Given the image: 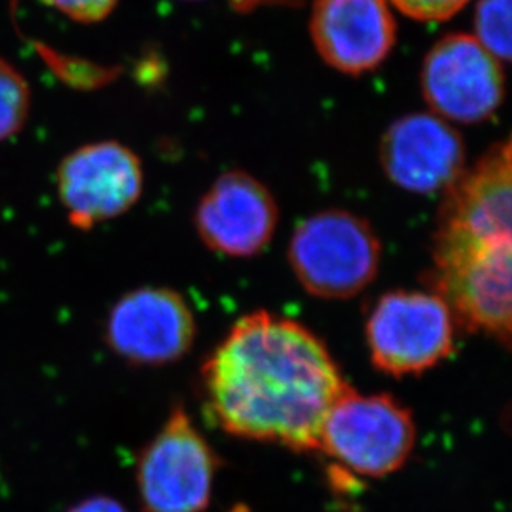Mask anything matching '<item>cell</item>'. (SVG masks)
Instances as JSON below:
<instances>
[{
    "mask_svg": "<svg viewBox=\"0 0 512 512\" xmlns=\"http://www.w3.org/2000/svg\"><path fill=\"white\" fill-rule=\"evenodd\" d=\"M196 322L183 295L166 287H141L116 300L105 340L118 357L135 365H166L193 345Z\"/></svg>",
    "mask_w": 512,
    "mask_h": 512,
    "instance_id": "cell-9",
    "label": "cell"
},
{
    "mask_svg": "<svg viewBox=\"0 0 512 512\" xmlns=\"http://www.w3.org/2000/svg\"><path fill=\"white\" fill-rule=\"evenodd\" d=\"M68 512H126V509L115 499L107 496H93L73 506Z\"/></svg>",
    "mask_w": 512,
    "mask_h": 512,
    "instance_id": "cell-18",
    "label": "cell"
},
{
    "mask_svg": "<svg viewBox=\"0 0 512 512\" xmlns=\"http://www.w3.org/2000/svg\"><path fill=\"white\" fill-rule=\"evenodd\" d=\"M218 459L183 408H174L145 446L136 481L145 512H203L213 493Z\"/></svg>",
    "mask_w": 512,
    "mask_h": 512,
    "instance_id": "cell-6",
    "label": "cell"
},
{
    "mask_svg": "<svg viewBox=\"0 0 512 512\" xmlns=\"http://www.w3.org/2000/svg\"><path fill=\"white\" fill-rule=\"evenodd\" d=\"M382 244L367 219L327 209L297 224L289 244L295 277L320 299H350L377 277Z\"/></svg>",
    "mask_w": 512,
    "mask_h": 512,
    "instance_id": "cell-3",
    "label": "cell"
},
{
    "mask_svg": "<svg viewBox=\"0 0 512 512\" xmlns=\"http://www.w3.org/2000/svg\"><path fill=\"white\" fill-rule=\"evenodd\" d=\"M511 141L494 145L473 170L446 189L441 206V234L478 241L512 239Z\"/></svg>",
    "mask_w": 512,
    "mask_h": 512,
    "instance_id": "cell-13",
    "label": "cell"
},
{
    "mask_svg": "<svg viewBox=\"0 0 512 512\" xmlns=\"http://www.w3.org/2000/svg\"><path fill=\"white\" fill-rule=\"evenodd\" d=\"M32 107V93L24 75L0 57V143L24 130Z\"/></svg>",
    "mask_w": 512,
    "mask_h": 512,
    "instance_id": "cell-14",
    "label": "cell"
},
{
    "mask_svg": "<svg viewBox=\"0 0 512 512\" xmlns=\"http://www.w3.org/2000/svg\"><path fill=\"white\" fill-rule=\"evenodd\" d=\"M474 39L499 62L511 60V0H479L474 14Z\"/></svg>",
    "mask_w": 512,
    "mask_h": 512,
    "instance_id": "cell-15",
    "label": "cell"
},
{
    "mask_svg": "<svg viewBox=\"0 0 512 512\" xmlns=\"http://www.w3.org/2000/svg\"><path fill=\"white\" fill-rule=\"evenodd\" d=\"M388 179L411 193L446 191L466 168V145L458 130L433 113H411L388 126L380 143Z\"/></svg>",
    "mask_w": 512,
    "mask_h": 512,
    "instance_id": "cell-11",
    "label": "cell"
},
{
    "mask_svg": "<svg viewBox=\"0 0 512 512\" xmlns=\"http://www.w3.org/2000/svg\"><path fill=\"white\" fill-rule=\"evenodd\" d=\"M78 24H98L108 19L120 0H42Z\"/></svg>",
    "mask_w": 512,
    "mask_h": 512,
    "instance_id": "cell-16",
    "label": "cell"
},
{
    "mask_svg": "<svg viewBox=\"0 0 512 512\" xmlns=\"http://www.w3.org/2000/svg\"><path fill=\"white\" fill-rule=\"evenodd\" d=\"M367 342L378 370L420 375L450 357L455 319L433 292L395 290L378 299L367 322Z\"/></svg>",
    "mask_w": 512,
    "mask_h": 512,
    "instance_id": "cell-5",
    "label": "cell"
},
{
    "mask_svg": "<svg viewBox=\"0 0 512 512\" xmlns=\"http://www.w3.org/2000/svg\"><path fill=\"white\" fill-rule=\"evenodd\" d=\"M421 90L433 115L446 121L479 123L503 105V63L474 35L448 34L423 60Z\"/></svg>",
    "mask_w": 512,
    "mask_h": 512,
    "instance_id": "cell-8",
    "label": "cell"
},
{
    "mask_svg": "<svg viewBox=\"0 0 512 512\" xmlns=\"http://www.w3.org/2000/svg\"><path fill=\"white\" fill-rule=\"evenodd\" d=\"M401 14L408 15L411 19L423 20V22H441L448 20L469 0H390Z\"/></svg>",
    "mask_w": 512,
    "mask_h": 512,
    "instance_id": "cell-17",
    "label": "cell"
},
{
    "mask_svg": "<svg viewBox=\"0 0 512 512\" xmlns=\"http://www.w3.org/2000/svg\"><path fill=\"white\" fill-rule=\"evenodd\" d=\"M415 438L411 411L395 398L365 397L345 385L325 416L319 451L353 473L382 478L405 464Z\"/></svg>",
    "mask_w": 512,
    "mask_h": 512,
    "instance_id": "cell-4",
    "label": "cell"
},
{
    "mask_svg": "<svg viewBox=\"0 0 512 512\" xmlns=\"http://www.w3.org/2000/svg\"><path fill=\"white\" fill-rule=\"evenodd\" d=\"M512 239L478 241L436 232L433 294L445 300L455 324L511 343Z\"/></svg>",
    "mask_w": 512,
    "mask_h": 512,
    "instance_id": "cell-2",
    "label": "cell"
},
{
    "mask_svg": "<svg viewBox=\"0 0 512 512\" xmlns=\"http://www.w3.org/2000/svg\"><path fill=\"white\" fill-rule=\"evenodd\" d=\"M203 378L223 430L300 453L319 451L325 416L347 385L310 330L264 310L232 327Z\"/></svg>",
    "mask_w": 512,
    "mask_h": 512,
    "instance_id": "cell-1",
    "label": "cell"
},
{
    "mask_svg": "<svg viewBox=\"0 0 512 512\" xmlns=\"http://www.w3.org/2000/svg\"><path fill=\"white\" fill-rule=\"evenodd\" d=\"M194 224L211 251L256 256L276 234L279 206L266 184L252 174L232 170L221 174L199 201Z\"/></svg>",
    "mask_w": 512,
    "mask_h": 512,
    "instance_id": "cell-10",
    "label": "cell"
},
{
    "mask_svg": "<svg viewBox=\"0 0 512 512\" xmlns=\"http://www.w3.org/2000/svg\"><path fill=\"white\" fill-rule=\"evenodd\" d=\"M310 35L327 65L357 77L392 54L397 22L388 0H315Z\"/></svg>",
    "mask_w": 512,
    "mask_h": 512,
    "instance_id": "cell-12",
    "label": "cell"
},
{
    "mask_svg": "<svg viewBox=\"0 0 512 512\" xmlns=\"http://www.w3.org/2000/svg\"><path fill=\"white\" fill-rule=\"evenodd\" d=\"M143 166L135 151L118 141H98L60 161L57 191L68 221L80 231L128 213L143 193Z\"/></svg>",
    "mask_w": 512,
    "mask_h": 512,
    "instance_id": "cell-7",
    "label": "cell"
}]
</instances>
